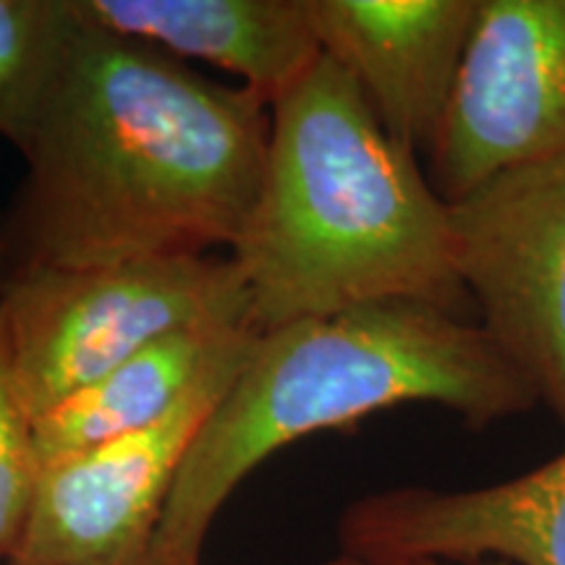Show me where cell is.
I'll return each mask as SVG.
<instances>
[{
	"instance_id": "4",
	"label": "cell",
	"mask_w": 565,
	"mask_h": 565,
	"mask_svg": "<svg viewBox=\"0 0 565 565\" xmlns=\"http://www.w3.org/2000/svg\"><path fill=\"white\" fill-rule=\"evenodd\" d=\"M0 307L32 422L162 335L252 328L236 263L217 254L13 270Z\"/></svg>"
},
{
	"instance_id": "10",
	"label": "cell",
	"mask_w": 565,
	"mask_h": 565,
	"mask_svg": "<svg viewBox=\"0 0 565 565\" xmlns=\"http://www.w3.org/2000/svg\"><path fill=\"white\" fill-rule=\"evenodd\" d=\"M82 24L238 76L273 105L322 58L307 0H68Z\"/></svg>"
},
{
	"instance_id": "7",
	"label": "cell",
	"mask_w": 565,
	"mask_h": 565,
	"mask_svg": "<svg viewBox=\"0 0 565 565\" xmlns=\"http://www.w3.org/2000/svg\"><path fill=\"white\" fill-rule=\"evenodd\" d=\"M257 341L204 374L152 427L45 466L9 563L145 565L183 456Z\"/></svg>"
},
{
	"instance_id": "12",
	"label": "cell",
	"mask_w": 565,
	"mask_h": 565,
	"mask_svg": "<svg viewBox=\"0 0 565 565\" xmlns=\"http://www.w3.org/2000/svg\"><path fill=\"white\" fill-rule=\"evenodd\" d=\"M68 0H0V137L24 150L66 58Z\"/></svg>"
},
{
	"instance_id": "13",
	"label": "cell",
	"mask_w": 565,
	"mask_h": 565,
	"mask_svg": "<svg viewBox=\"0 0 565 565\" xmlns=\"http://www.w3.org/2000/svg\"><path fill=\"white\" fill-rule=\"evenodd\" d=\"M40 482L34 422L13 374L9 328L0 307V565L17 553Z\"/></svg>"
},
{
	"instance_id": "6",
	"label": "cell",
	"mask_w": 565,
	"mask_h": 565,
	"mask_svg": "<svg viewBox=\"0 0 565 565\" xmlns=\"http://www.w3.org/2000/svg\"><path fill=\"white\" fill-rule=\"evenodd\" d=\"M557 154H565V0H477L427 179L450 204Z\"/></svg>"
},
{
	"instance_id": "15",
	"label": "cell",
	"mask_w": 565,
	"mask_h": 565,
	"mask_svg": "<svg viewBox=\"0 0 565 565\" xmlns=\"http://www.w3.org/2000/svg\"><path fill=\"white\" fill-rule=\"evenodd\" d=\"M414 565H508L500 561H479V563H437V561H424V563H414Z\"/></svg>"
},
{
	"instance_id": "8",
	"label": "cell",
	"mask_w": 565,
	"mask_h": 565,
	"mask_svg": "<svg viewBox=\"0 0 565 565\" xmlns=\"http://www.w3.org/2000/svg\"><path fill=\"white\" fill-rule=\"evenodd\" d=\"M565 565V454L498 484H404L345 508L324 565Z\"/></svg>"
},
{
	"instance_id": "5",
	"label": "cell",
	"mask_w": 565,
	"mask_h": 565,
	"mask_svg": "<svg viewBox=\"0 0 565 565\" xmlns=\"http://www.w3.org/2000/svg\"><path fill=\"white\" fill-rule=\"evenodd\" d=\"M448 225L477 324L565 429V154L484 181Z\"/></svg>"
},
{
	"instance_id": "11",
	"label": "cell",
	"mask_w": 565,
	"mask_h": 565,
	"mask_svg": "<svg viewBox=\"0 0 565 565\" xmlns=\"http://www.w3.org/2000/svg\"><path fill=\"white\" fill-rule=\"evenodd\" d=\"M257 335L249 328H192L145 345L34 419L40 471L158 424L204 374L257 341Z\"/></svg>"
},
{
	"instance_id": "14",
	"label": "cell",
	"mask_w": 565,
	"mask_h": 565,
	"mask_svg": "<svg viewBox=\"0 0 565 565\" xmlns=\"http://www.w3.org/2000/svg\"><path fill=\"white\" fill-rule=\"evenodd\" d=\"M11 273H13V267H11L9 252H6L3 242H0V296H3V291H6V282H9Z\"/></svg>"
},
{
	"instance_id": "16",
	"label": "cell",
	"mask_w": 565,
	"mask_h": 565,
	"mask_svg": "<svg viewBox=\"0 0 565 565\" xmlns=\"http://www.w3.org/2000/svg\"><path fill=\"white\" fill-rule=\"evenodd\" d=\"M6 565H11V563H6Z\"/></svg>"
},
{
	"instance_id": "3",
	"label": "cell",
	"mask_w": 565,
	"mask_h": 565,
	"mask_svg": "<svg viewBox=\"0 0 565 565\" xmlns=\"http://www.w3.org/2000/svg\"><path fill=\"white\" fill-rule=\"evenodd\" d=\"M408 404L448 408L475 433L540 406L477 322L427 303H370L263 333L183 456L145 565H202L212 521L265 458Z\"/></svg>"
},
{
	"instance_id": "9",
	"label": "cell",
	"mask_w": 565,
	"mask_h": 565,
	"mask_svg": "<svg viewBox=\"0 0 565 565\" xmlns=\"http://www.w3.org/2000/svg\"><path fill=\"white\" fill-rule=\"evenodd\" d=\"M322 55L387 137L427 158L461 68L477 0H307Z\"/></svg>"
},
{
	"instance_id": "1",
	"label": "cell",
	"mask_w": 565,
	"mask_h": 565,
	"mask_svg": "<svg viewBox=\"0 0 565 565\" xmlns=\"http://www.w3.org/2000/svg\"><path fill=\"white\" fill-rule=\"evenodd\" d=\"M76 19V17H74ZM270 105L76 19L24 145L11 267L233 249L265 179Z\"/></svg>"
},
{
	"instance_id": "2",
	"label": "cell",
	"mask_w": 565,
	"mask_h": 565,
	"mask_svg": "<svg viewBox=\"0 0 565 565\" xmlns=\"http://www.w3.org/2000/svg\"><path fill=\"white\" fill-rule=\"evenodd\" d=\"M416 158L324 55L282 92L259 200L231 249L254 333L383 301L475 315L454 270L448 202Z\"/></svg>"
}]
</instances>
